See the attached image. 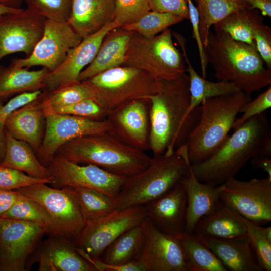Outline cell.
Listing matches in <instances>:
<instances>
[{
	"instance_id": "6da1fadb",
	"label": "cell",
	"mask_w": 271,
	"mask_h": 271,
	"mask_svg": "<svg viewBox=\"0 0 271 271\" xmlns=\"http://www.w3.org/2000/svg\"><path fill=\"white\" fill-rule=\"evenodd\" d=\"M159 80L151 102L149 150L154 156L168 155L186 144L199 116V106L189 115L190 94L188 75L174 80Z\"/></svg>"
},
{
	"instance_id": "7a4b0ae2",
	"label": "cell",
	"mask_w": 271,
	"mask_h": 271,
	"mask_svg": "<svg viewBox=\"0 0 271 271\" xmlns=\"http://www.w3.org/2000/svg\"><path fill=\"white\" fill-rule=\"evenodd\" d=\"M204 49L218 81L231 82L249 95L270 85L271 70L252 46L210 31Z\"/></svg>"
},
{
	"instance_id": "3957f363",
	"label": "cell",
	"mask_w": 271,
	"mask_h": 271,
	"mask_svg": "<svg viewBox=\"0 0 271 271\" xmlns=\"http://www.w3.org/2000/svg\"><path fill=\"white\" fill-rule=\"evenodd\" d=\"M264 113L254 116L228 136L205 160L190 165L199 181L218 186L235 175L258 154L265 139L271 135Z\"/></svg>"
},
{
	"instance_id": "277c9868",
	"label": "cell",
	"mask_w": 271,
	"mask_h": 271,
	"mask_svg": "<svg viewBox=\"0 0 271 271\" xmlns=\"http://www.w3.org/2000/svg\"><path fill=\"white\" fill-rule=\"evenodd\" d=\"M55 156L77 164L96 165L125 177L141 172L152 160L145 151L122 142L107 132L73 139L61 146Z\"/></svg>"
},
{
	"instance_id": "5b68a950",
	"label": "cell",
	"mask_w": 271,
	"mask_h": 271,
	"mask_svg": "<svg viewBox=\"0 0 271 271\" xmlns=\"http://www.w3.org/2000/svg\"><path fill=\"white\" fill-rule=\"evenodd\" d=\"M251 100L242 91L208 99L199 106L198 121L186 145L190 165L207 158L232 129L237 115Z\"/></svg>"
},
{
	"instance_id": "8992f818",
	"label": "cell",
	"mask_w": 271,
	"mask_h": 271,
	"mask_svg": "<svg viewBox=\"0 0 271 271\" xmlns=\"http://www.w3.org/2000/svg\"><path fill=\"white\" fill-rule=\"evenodd\" d=\"M187 154L176 150L170 155L154 156L141 172L127 177L116 199V209L144 204L163 195L188 172Z\"/></svg>"
},
{
	"instance_id": "52a82bcc",
	"label": "cell",
	"mask_w": 271,
	"mask_h": 271,
	"mask_svg": "<svg viewBox=\"0 0 271 271\" xmlns=\"http://www.w3.org/2000/svg\"><path fill=\"white\" fill-rule=\"evenodd\" d=\"M86 81L95 87V101L107 116L133 100L149 99L159 86V80L146 72L125 65L108 69Z\"/></svg>"
},
{
	"instance_id": "ba28073f",
	"label": "cell",
	"mask_w": 271,
	"mask_h": 271,
	"mask_svg": "<svg viewBox=\"0 0 271 271\" xmlns=\"http://www.w3.org/2000/svg\"><path fill=\"white\" fill-rule=\"evenodd\" d=\"M172 36L169 29L150 39L135 33L123 65L144 70L156 80L176 79L186 72V63L182 53L174 45Z\"/></svg>"
},
{
	"instance_id": "9c48e42d",
	"label": "cell",
	"mask_w": 271,
	"mask_h": 271,
	"mask_svg": "<svg viewBox=\"0 0 271 271\" xmlns=\"http://www.w3.org/2000/svg\"><path fill=\"white\" fill-rule=\"evenodd\" d=\"M39 183L14 190L41 204L51 216L56 235L75 239L86 223L75 190L64 186L52 188Z\"/></svg>"
},
{
	"instance_id": "30bf717a",
	"label": "cell",
	"mask_w": 271,
	"mask_h": 271,
	"mask_svg": "<svg viewBox=\"0 0 271 271\" xmlns=\"http://www.w3.org/2000/svg\"><path fill=\"white\" fill-rule=\"evenodd\" d=\"M146 218L143 205L116 209L101 218L86 223L75 239L76 249L84 258L99 259L113 241L140 225Z\"/></svg>"
},
{
	"instance_id": "8fae6325",
	"label": "cell",
	"mask_w": 271,
	"mask_h": 271,
	"mask_svg": "<svg viewBox=\"0 0 271 271\" xmlns=\"http://www.w3.org/2000/svg\"><path fill=\"white\" fill-rule=\"evenodd\" d=\"M220 199L241 216L260 225L271 221V178H231L217 186Z\"/></svg>"
},
{
	"instance_id": "7c38bea8",
	"label": "cell",
	"mask_w": 271,
	"mask_h": 271,
	"mask_svg": "<svg viewBox=\"0 0 271 271\" xmlns=\"http://www.w3.org/2000/svg\"><path fill=\"white\" fill-rule=\"evenodd\" d=\"M56 188L84 187L100 191L116 200L127 177L110 173L92 164L73 163L54 156L47 166Z\"/></svg>"
},
{
	"instance_id": "4fadbf2b",
	"label": "cell",
	"mask_w": 271,
	"mask_h": 271,
	"mask_svg": "<svg viewBox=\"0 0 271 271\" xmlns=\"http://www.w3.org/2000/svg\"><path fill=\"white\" fill-rule=\"evenodd\" d=\"M82 39L68 22L46 19L43 35L31 54L24 58L14 59L11 64L27 69L41 66L52 71Z\"/></svg>"
},
{
	"instance_id": "5bb4252c",
	"label": "cell",
	"mask_w": 271,
	"mask_h": 271,
	"mask_svg": "<svg viewBox=\"0 0 271 271\" xmlns=\"http://www.w3.org/2000/svg\"><path fill=\"white\" fill-rule=\"evenodd\" d=\"M110 128L107 118L95 120L68 114L45 113V132L37 157L47 167L65 143L83 136L109 132Z\"/></svg>"
},
{
	"instance_id": "9a60e30c",
	"label": "cell",
	"mask_w": 271,
	"mask_h": 271,
	"mask_svg": "<svg viewBox=\"0 0 271 271\" xmlns=\"http://www.w3.org/2000/svg\"><path fill=\"white\" fill-rule=\"evenodd\" d=\"M144 239L139 260L146 271H191L177 237L165 232L147 218L142 222Z\"/></svg>"
},
{
	"instance_id": "2e32d148",
	"label": "cell",
	"mask_w": 271,
	"mask_h": 271,
	"mask_svg": "<svg viewBox=\"0 0 271 271\" xmlns=\"http://www.w3.org/2000/svg\"><path fill=\"white\" fill-rule=\"evenodd\" d=\"M45 233L38 224L0 217V271L25 270L28 257Z\"/></svg>"
},
{
	"instance_id": "e0dca14e",
	"label": "cell",
	"mask_w": 271,
	"mask_h": 271,
	"mask_svg": "<svg viewBox=\"0 0 271 271\" xmlns=\"http://www.w3.org/2000/svg\"><path fill=\"white\" fill-rule=\"evenodd\" d=\"M45 21L27 8L0 18V61L17 52L29 56L43 35Z\"/></svg>"
},
{
	"instance_id": "ac0fdd59",
	"label": "cell",
	"mask_w": 271,
	"mask_h": 271,
	"mask_svg": "<svg viewBox=\"0 0 271 271\" xmlns=\"http://www.w3.org/2000/svg\"><path fill=\"white\" fill-rule=\"evenodd\" d=\"M117 28L120 27L112 21L95 33L83 38L70 50L64 62L47 74L44 80L45 90L51 92L78 81L80 73L95 58L105 36Z\"/></svg>"
},
{
	"instance_id": "d6986e66",
	"label": "cell",
	"mask_w": 271,
	"mask_h": 271,
	"mask_svg": "<svg viewBox=\"0 0 271 271\" xmlns=\"http://www.w3.org/2000/svg\"><path fill=\"white\" fill-rule=\"evenodd\" d=\"M150 107L149 99H139L109 115V133L132 147L144 151L149 150Z\"/></svg>"
},
{
	"instance_id": "ffe728a7",
	"label": "cell",
	"mask_w": 271,
	"mask_h": 271,
	"mask_svg": "<svg viewBox=\"0 0 271 271\" xmlns=\"http://www.w3.org/2000/svg\"><path fill=\"white\" fill-rule=\"evenodd\" d=\"M141 223L113 241L105 250L103 260L88 258V261L99 271H146L138 260L144 239Z\"/></svg>"
},
{
	"instance_id": "44dd1931",
	"label": "cell",
	"mask_w": 271,
	"mask_h": 271,
	"mask_svg": "<svg viewBox=\"0 0 271 271\" xmlns=\"http://www.w3.org/2000/svg\"><path fill=\"white\" fill-rule=\"evenodd\" d=\"M143 206L146 218L162 231L175 235L184 231L187 199L180 181Z\"/></svg>"
},
{
	"instance_id": "7402d4cb",
	"label": "cell",
	"mask_w": 271,
	"mask_h": 271,
	"mask_svg": "<svg viewBox=\"0 0 271 271\" xmlns=\"http://www.w3.org/2000/svg\"><path fill=\"white\" fill-rule=\"evenodd\" d=\"M36 252L34 262L39 271H96L95 266L77 251L74 242L64 237L53 235Z\"/></svg>"
},
{
	"instance_id": "603a6c76",
	"label": "cell",
	"mask_w": 271,
	"mask_h": 271,
	"mask_svg": "<svg viewBox=\"0 0 271 271\" xmlns=\"http://www.w3.org/2000/svg\"><path fill=\"white\" fill-rule=\"evenodd\" d=\"M43 95L14 111L8 117L5 127L12 137L29 144L36 154L41 145L45 128Z\"/></svg>"
},
{
	"instance_id": "cb8c5ba5",
	"label": "cell",
	"mask_w": 271,
	"mask_h": 271,
	"mask_svg": "<svg viewBox=\"0 0 271 271\" xmlns=\"http://www.w3.org/2000/svg\"><path fill=\"white\" fill-rule=\"evenodd\" d=\"M201 236L227 270H263L247 235L231 239Z\"/></svg>"
},
{
	"instance_id": "d4e9b609",
	"label": "cell",
	"mask_w": 271,
	"mask_h": 271,
	"mask_svg": "<svg viewBox=\"0 0 271 271\" xmlns=\"http://www.w3.org/2000/svg\"><path fill=\"white\" fill-rule=\"evenodd\" d=\"M186 194L187 206L184 232H193L198 221L212 212L220 200L217 186L202 182L190 169L181 179Z\"/></svg>"
},
{
	"instance_id": "484cf974",
	"label": "cell",
	"mask_w": 271,
	"mask_h": 271,
	"mask_svg": "<svg viewBox=\"0 0 271 271\" xmlns=\"http://www.w3.org/2000/svg\"><path fill=\"white\" fill-rule=\"evenodd\" d=\"M134 33L121 27L110 31L104 38L93 61L79 74L78 81L87 80L105 70L122 66Z\"/></svg>"
},
{
	"instance_id": "4316f807",
	"label": "cell",
	"mask_w": 271,
	"mask_h": 271,
	"mask_svg": "<svg viewBox=\"0 0 271 271\" xmlns=\"http://www.w3.org/2000/svg\"><path fill=\"white\" fill-rule=\"evenodd\" d=\"M114 11V0H72L68 23L83 38L113 21Z\"/></svg>"
},
{
	"instance_id": "83f0119b",
	"label": "cell",
	"mask_w": 271,
	"mask_h": 271,
	"mask_svg": "<svg viewBox=\"0 0 271 271\" xmlns=\"http://www.w3.org/2000/svg\"><path fill=\"white\" fill-rule=\"evenodd\" d=\"M193 232L219 239H231L247 235L242 216L221 199L214 210L202 217Z\"/></svg>"
},
{
	"instance_id": "f1b7e54d",
	"label": "cell",
	"mask_w": 271,
	"mask_h": 271,
	"mask_svg": "<svg viewBox=\"0 0 271 271\" xmlns=\"http://www.w3.org/2000/svg\"><path fill=\"white\" fill-rule=\"evenodd\" d=\"M181 47L186 63V73L189 80L190 104L187 111L189 115L194 109L206 100L228 95L241 91L231 82L218 81L212 82L200 76L192 66L186 51V39L181 34L172 32Z\"/></svg>"
},
{
	"instance_id": "f546056e",
	"label": "cell",
	"mask_w": 271,
	"mask_h": 271,
	"mask_svg": "<svg viewBox=\"0 0 271 271\" xmlns=\"http://www.w3.org/2000/svg\"><path fill=\"white\" fill-rule=\"evenodd\" d=\"M5 135L6 150L0 166L14 168L38 178L48 179L52 183L49 169L39 161L31 146L6 131Z\"/></svg>"
},
{
	"instance_id": "4dcf8cb0",
	"label": "cell",
	"mask_w": 271,
	"mask_h": 271,
	"mask_svg": "<svg viewBox=\"0 0 271 271\" xmlns=\"http://www.w3.org/2000/svg\"><path fill=\"white\" fill-rule=\"evenodd\" d=\"M49 72L45 68L31 71L12 64L0 67V102L13 95L45 90L44 80Z\"/></svg>"
},
{
	"instance_id": "1f68e13d",
	"label": "cell",
	"mask_w": 271,
	"mask_h": 271,
	"mask_svg": "<svg viewBox=\"0 0 271 271\" xmlns=\"http://www.w3.org/2000/svg\"><path fill=\"white\" fill-rule=\"evenodd\" d=\"M260 12L246 8L232 12L214 24V32L223 33L235 40L245 43L256 49L254 35L263 23Z\"/></svg>"
},
{
	"instance_id": "d6a6232c",
	"label": "cell",
	"mask_w": 271,
	"mask_h": 271,
	"mask_svg": "<svg viewBox=\"0 0 271 271\" xmlns=\"http://www.w3.org/2000/svg\"><path fill=\"white\" fill-rule=\"evenodd\" d=\"M175 236L184 249L191 271H228L201 235L183 231Z\"/></svg>"
},
{
	"instance_id": "836d02e7",
	"label": "cell",
	"mask_w": 271,
	"mask_h": 271,
	"mask_svg": "<svg viewBox=\"0 0 271 271\" xmlns=\"http://www.w3.org/2000/svg\"><path fill=\"white\" fill-rule=\"evenodd\" d=\"M199 17V31L203 44H206L210 28L229 14L249 8L239 0H194Z\"/></svg>"
},
{
	"instance_id": "e575fe53",
	"label": "cell",
	"mask_w": 271,
	"mask_h": 271,
	"mask_svg": "<svg viewBox=\"0 0 271 271\" xmlns=\"http://www.w3.org/2000/svg\"><path fill=\"white\" fill-rule=\"evenodd\" d=\"M85 223L101 218L116 209L115 200L96 190L73 188Z\"/></svg>"
},
{
	"instance_id": "d590c367",
	"label": "cell",
	"mask_w": 271,
	"mask_h": 271,
	"mask_svg": "<svg viewBox=\"0 0 271 271\" xmlns=\"http://www.w3.org/2000/svg\"><path fill=\"white\" fill-rule=\"evenodd\" d=\"M1 217L35 223L56 235L53 221L46 210L38 202L23 195Z\"/></svg>"
},
{
	"instance_id": "8d00e7d4",
	"label": "cell",
	"mask_w": 271,
	"mask_h": 271,
	"mask_svg": "<svg viewBox=\"0 0 271 271\" xmlns=\"http://www.w3.org/2000/svg\"><path fill=\"white\" fill-rule=\"evenodd\" d=\"M96 98L95 87L87 81H77L48 92L42 97L44 106H64Z\"/></svg>"
},
{
	"instance_id": "74e56055",
	"label": "cell",
	"mask_w": 271,
	"mask_h": 271,
	"mask_svg": "<svg viewBox=\"0 0 271 271\" xmlns=\"http://www.w3.org/2000/svg\"><path fill=\"white\" fill-rule=\"evenodd\" d=\"M183 20L181 17L170 13L150 10L136 22L121 28L133 31L145 38L150 39Z\"/></svg>"
},
{
	"instance_id": "f35d334b",
	"label": "cell",
	"mask_w": 271,
	"mask_h": 271,
	"mask_svg": "<svg viewBox=\"0 0 271 271\" xmlns=\"http://www.w3.org/2000/svg\"><path fill=\"white\" fill-rule=\"evenodd\" d=\"M242 219L261 267L263 270L270 271L271 226L263 227L243 216Z\"/></svg>"
},
{
	"instance_id": "ab89813d",
	"label": "cell",
	"mask_w": 271,
	"mask_h": 271,
	"mask_svg": "<svg viewBox=\"0 0 271 271\" xmlns=\"http://www.w3.org/2000/svg\"><path fill=\"white\" fill-rule=\"evenodd\" d=\"M27 9L47 20L68 22L72 0H24Z\"/></svg>"
},
{
	"instance_id": "60d3db41",
	"label": "cell",
	"mask_w": 271,
	"mask_h": 271,
	"mask_svg": "<svg viewBox=\"0 0 271 271\" xmlns=\"http://www.w3.org/2000/svg\"><path fill=\"white\" fill-rule=\"evenodd\" d=\"M43 106L45 113L68 114L95 120H103L107 117L101 106L92 99L64 106Z\"/></svg>"
},
{
	"instance_id": "b9f144b4",
	"label": "cell",
	"mask_w": 271,
	"mask_h": 271,
	"mask_svg": "<svg viewBox=\"0 0 271 271\" xmlns=\"http://www.w3.org/2000/svg\"><path fill=\"white\" fill-rule=\"evenodd\" d=\"M44 90L26 92L15 95L5 104L0 103V163L6 150L5 123L9 116L15 110L40 97Z\"/></svg>"
},
{
	"instance_id": "7bdbcfd3",
	"label": "cell",
	"mask_w": 271,
	"mask_h": 271,
	"mask_svg": "<svg viewBox=\"0 0 271 271\" xmlns=\"http://www.w3.org/2000/svg\"><path fill=\"white\" fill-rule=\"evenodd\" d=\"M113 20L119 27L136 22L151 10L148 0H114Z\"/></svg>"
},
{
	"instance_id": "ee69618b",
	"label": "cell",
	"mask_w": 271,
	"mask_h": 271,
	"mask_svg": "<svg viewBox=\"0 0 271 271\" xmlns=\"http://www.w3.org/2000/svg\"><path fill=\"white\" fill-rule=\"evenodd\" d=\"M39 183L51 184V181L26 174L14 168L0 166V190H14Z\"/></svg>"
},
{
	"instance_id": "f6af8a7d",
	"label": "cell",
	"mask_w": 271,
	"mask_h": 271,
	"mask_svg": "<svg viewBox=\"0 0 271 271\" xmlns=\"http://www.w3.org/2000/svg\"><path fill=\"white\" fill-rule=\"evenodd\" d=\"M271 107V87L259 94L255 99H252L241 109V117L236 118L232 129L235 130L249 119L264 113Z\"/></svg>"
},
{
	"instance_id": "bcb514c9",
	"label": "cell",
	"mask_w": 271,
	"mask_h": 271,
	"mask_svg": "<svg viewBox=\"0 0 271 271\" xmlns=\"http://www.w3.org/2000/svg\"><path fill=\"white\" fill-rule=\"evenodd\" d=\"M189 13V20L192 25L193 38L196 41L201 69V75L204 78L207 77V66L208 62L204 51L199 31V17L196 7L193 3V0H186Z\"/></svg>"
},
{
	"instance_id": "7dc6e473",
	"label": "cell",
	"mask_w": 271,
	"mask_h": 271,
	"mask_svg": "<svg viewBox=\"0 0 271 271\" xmlns=\"http://www.w3.org/2000/svg\"><path fill=\"white\" fill-rule=\"evenodd\" d=\"M254 41L256 50L261 56L266 67L271 70V29L262 24L257 29Z\"/></svg>"
},
{
	"instance_id": "c3c4849f",
	"label": "cell",
	"mask_w": 271,
	"mask_h": 271,
	"mask_svg": "<svg viewBox=\"0 0 271 271\" xmlns=\"http://www.w3.org/2000/svg\"><path fill=\"white\" fill-rule=\"evenodd\" d=\"M151 10L170 13L189 20L186 0H148Z\"/></svg>"
},
{
	"instance_id": "681fc988",
	"label": "cell",
	"mask_w": 271,
	"mask_h": 271,
	"mask_svg": "<svg viewBox=\"0 0 271 271\" xmlns=\"http://www.w3.org/2000/svg\"><path fill=\"white\" fill-rule=\"evenodd\" d=\"M21 196V194L15 190H0V217L12 207Z\"/></svg>"
},
{
	"instance_id": "f907efd6",
	"label": "cell",
	"mask_w": 271,
	"mask_h": 271,
	"mask_svg": "<svg viewBox=\"0 0 271 271\" xmlns=\"http://www.w3.org/2000/svg\"><path fill=\"white\" fill-rule=\"evenodd\" d=\"M248 5L250 9L258 10L262 16L271 17V0H239Z\"/></svg>"
},
{
	"instance_id": "816d5d0a",
	"label": "cell",
	"mask_w": 271,
	"mask_h": 271,
	"mask_svg": "<svg viewBox=\"0 0 271 271\" xmlns=\"http://www.w3.org/2000/svg\"><path fill=\"white\" fill-rule=\"evenodd\" d=\"M251 163L254 168L262 169L271 178V156L258 154L251 159Z\"/></svg>"
},
{
	"instance_id": "f5cc1de1",
	"label": "cell",
	"mask_w": 271,
	"mask_h": 271,
	"mask_svg": "<svg viewBox=\"0 0 271 271\" xmlns=\"http://www.w3.org/2000/svg\"><path fill=\"white\" fill-rule=\"evenodd\" d=\"M23 0H0V5L13 8H21L20 5Z\"/></svg>"
},
{
	"instance_id": "db71d44e",
	"label": "cell",
	"mask_w": 271,
	"mask_h": 271,
	"mask_svg": "<svg viewBox=\"0 0 271 271\" xmlns=\"http://www.w3.org/2000/svg\"><path fill=\"white\" fill-rule=\"evenodd\" d=\"M22 8H13L0 5V18L3 16L20 11Z\"/></svg>"
}]
</instances>
